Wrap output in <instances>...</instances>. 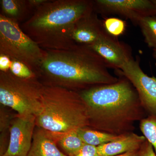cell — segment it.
<instances>
[{"instance_id": "6da1fadb", "label": "cell", "mask_w": 156, "mask_h": 156, "mask_svg": "<svg viewBox=\"0 0 156 156\" xmlns=\"http://www.w3.org/2000/svg\"><path fill=\"white\" fill-rule=\"evenodd\" d=\"M118 81L79 92L87 105L89 128L119 136L133 132L134 124L147 116L136 89L120 70Z\"/></svg>"}, {"instance_id": "7a4b0ae2", "label": "cell", "mask_w": 156, "mask_h": 156, "mask_svg": "<svg viewBox=\"0 0 156 156\" xmlns=\"http://www.w3.org/2000/svg\"><path fill=\"white\" fill-rule=\"evenodd\" d=\"M38 78L46 86L80 92L118 81L103 59L88 46L76 44L62 50H45Z\"/></svg>"}, {"instance_id": "3957f363", "label": "cell", "mask_w": 156, "mask_h": 156, "mask_svg": "<svg viewBox=\"0 0 156 156\" xmlns=\"http://www.w3.org/2000/svg\"><path fill=\"white\" fill-rule=\"evenodd\" d=\"M94 11L93 1L48 0L20 27L44 50H66L76 44L72 39L76 23Z\"/></svg>"}, {"instance_id": "277c9868", "label": "cell", "mask_w": 156, "mask_h": 156, "mask_svg": "<svg viewBox=\"0 0 156 156\" xmlns=\"http://www.w3.org/2000/svg\"><path fill=\"white\" fill-rule=\"evenodd\" d=\"M41 103L37 127L57 134L89 127L87 105L79 92L44 86Z\"/></svg>"}, {"instance_id": "5b68a950", "label": "cell", "mask_w": 156, "mask_h": 156, "mask_svg": "<svg viewBox=\"0 0 156 156\" xmlns=\"http://www.w3.org/2000/svg\"><path fill=\"white\" fill-rule=\"evenodd\" d=\"M44 87L37 77L20 78L10 70L0 71V103L20 115L36 117L41 108V98Z\"/></svg>"}, {"instance_id": "8992f818", "label": "cell", "mask_w": 156, "mask_h": 156, "mask_svg": "<svg viewBox=\"0 0 156 156\" xmlns=\"http://www.w3.org/2000/svg\"><path fill=\"white\" fill-rule=\"evenodd\" d=\"M0 54L22 62L37 76L46 50L26 34L19 23L0 14Z\"/></svg>"}, {"instance_id": "52a82bcc", "label": "cell", "mask_w": 156, "mask_h": 156, "mask_svg": "<svg viewBox=\"0 0 156 156\" xmlns=\"http://www.w3.org/2000/svg\"><path fill=\"white\" fill-rule=\"evenodd\" d=\"M93 2L97 14H117L135 25L144 17L156 16V7L152 0H95Z\"/></svg>"}, {"instance_id": "ba28073f", "label": "cell", "mask_w": 156, "mask_h": 156, "mask_svg": "<svg viewBox=\"0 0 156 156\" xmlns=\"http://www.w3.org/2000/svg\"><path fill=\"white\" fill-rule=\"evenodd\" d=\"M120 70L136 89L147 115L156 116V77L144 72L137 57H132Z\"/></svg>"}, {"instance_id": "9c48e42d", "label": "cell", "mask_w": 156, "mask_h": 156, "mask_svg": "<svg viewBox=\"0 0 156 156\" xmlns=\"http://www.w3.org/2000/svg\"><path fill=\"white\" fill-rule=\"evenodd\" d=\"M36 126V117L16 114L11 122L9 146L2 156H27Z\"/></svg>"}, {"instance_id": "30bf717a", "label": "cell", "mask_w": 156, "mask_h": 156, "mask_svg": "<svg viewBox=\"0 0 156 156\" xmlns=\"http://www.w3.org/2000/svg\"><path fill=\"white\" fill-rule=\"evenodd\" d=\"M89 47L101 57L108 68L115 70H121L133 57L130 47L107 31L97 41Z\"/></svg>"}, {"instance_id": "8fae6325", "label": "cell", "mask_w": 156, "mask_h": 156, "mask_svg": "<svg viewBox=\"0 0 156 156\" xmlns=\"http://www.w3.org/2000/svg\"><path fill=\"white\" fill-rule=\"evenodd\" d=\"M102 20L95 11L81 17L76 23L72 32L73 41L89 46L97 41L106 32Z\"/></svg>"}, {"instance_id": "7c38bea8", "label": "cell", "mask_w": 156, "mask_h": 156, "mask_svg": "<svg viewBox=\"0 0 156 156\" xmlns=\"http://www.w3.org/2000/svg\"><path fill=\"white\" fill-rule=\"evenodd\" d=\"M27 156H68L57 147L56 134L36 126Z\"/></svg>"}, {"instance_id": "4fadbf2b", "label": "cell", "mask_w": 156, "mask_h": 156, "mask_svg": "<svg viewBox=\"0 0 156 156\" xmlns=\"http://www.w3.org/2000/svg\"><path fill=\"white\" fill-rule=\"evenodd\" d=\"M146 140L143 135L134 132L120 135L118 139L106 144L97 147L100 156H114L128 152L139 150Z\"/></svg>"}, {"instance_id": "5bb4252c", "label": "cell", "mask_w": 156, "mask_h": 156, "mask_svg": "<svg viewBox=\"0 0 156 156\" xmlns=\"http://www.w3.org/2000/svg\"><path fill=\"white\" fill-rule=\"evenodd\" d=\"M0 3L1 14L19 24L23 20L25 22L30 14L34 13L27 0H1Z\"/></svg>"}, {"instance_id": "9a60e30c", "label": "cell", "mask_w": 156, "mask_h": 156, "mask_svg": "<svg viewBox=\"0 0 156 156\" xmlns=\"http://www.w3.org/2000/svg\"><path fill=\"white\" fill-rule=\"evenodd\" d=\"M78 133L85 144L96 147L114 141L118 139L120 136L94 130L89 127L79 129Z\"/></svg>"}, {"instance_id": "2e32d148", "label": "cell", "mask_w": 156, "mask_h": 156, "mask_svg": "<svg viewBox=\"0 0 156 156\" xmlns=\"http://www.w3.org/2000/svg\"><path fill=\"white\" fill-rule=\"evenodd\" d=\"M78 130H73L61 134H56L57 144L68 156H73L85 145Z\"/></svg>"}, {"instance_id": "e0dca14e", "label": "cell", "mask_w": 156, "mask_h": 156, "mask_svg": "<svg viewBox=\"0 0 156 156\" xmlns=\"http://www.w3.org/2000/svg\"><path fill=\"white\" fill-rule=\"evenodd\" d=\"M149 48L156 49V16H148L143 18L138 23Z\"/></svg>"}, {"instance_id": "ac0fdd59", "label": "cell", "mask_w": 156, "mask_h": 156, "mask_svg": "<svg viewBox=\"0 0 156 156\" xmlns=\"http://www.w3.org/2000/svg\"><path fill=\"white\" fill-rule=\"evenodd\" d=\"M3 106V105H2ZM14 116L12 115L9 112L1 106L0 114V131H1V156H2L5 153L9 146V141L7 140L8 134H10V129L11 122Z\"/></svg>"}, {"instance_id": "d6986e66", "label": "cell", "mask_w": 156, "mask_h": 156, "mask_svg": "<svg viewBox=\"0 0 156 156\" xmlns=\"http://www.w3.org/2000/svg\"><path fill=\"white\" fill-rule=\"evenodd\" d=\"M140 129L156 154V116L148 115L141 120Z\"/></svg>"}, {"instance_id": "ffe728a7", "label": "cell", "mask_w": 156, "mask_h": 156, "mask_svg": "<svg viewBox=\"0 0 156 156\" xmlns=\"http://www.w3.org/2000/svg\"><path fill=\"white\" fill-rule=\"evenodd\" d=\"M103 22L105 30L113 36L118 37L126 30V23L119 18L109 17L103 20Z\"/></svg>"}, {"instance_id": "44dd1931", "label": "cell", "mask_w": 156, "mask_h": 156, "mask_svg": "<svg viewBox=\"0 0 156 156\" xmlns=\"http://www.w3.org/2000/svg\"><path fill=\"white\" fill-rule=\"evenodd\" d=\"M10 70L14 75L20 78H31L37 77L26 65L17 60H11Z\"/></svg>"}, {"instance_id": "7402d4cb", "label": "cell", "mask_w": 156, "mask_h": 156, "mask_svg": "<svg viewBox=\"0 0 156 156\" xmlns=\"http://www.w3.org/2000/svg\"><path fill=\"white\" fill-rule=\"evenodd\" d=\"M73 156H100L97 148L93 146L85 144L80 150Z\"/></svg>"}, {"instance_id": "603a6c76", "label": "cell", "mask_w": 156, "mask_h": 156, "mask_svg": "<svg viewBox=\"0 0 156 156\" xmlns=\"http://www.w3.org/2000/svg\"><path fill=\"white\" fill-rule=\"evenodd\" d=\"M138 156H156L152 146L147 139L140 148Z\"/></svg>"}, {"instance_id": "cb8c5ba5", "label": "cell", "mask_w": 156, "mask_h": 156, "mask_svg": "<svg viewBox=\"0 0 156 156\" xmlns=\"http://www.w3.org/2000/svg\"><path fill=\"white\" fill-rule=\"evenodd\" d=\"M11 60L5 55L0 54V71L6 72L10 70Z\"/></svg>"}, {"instance_id": "d4e9b609", "label": "cell", "mask_w": 156, "mask_h": 156, "mask_svg": "<svg viewBox=\"0 0 156 156\" xmlns=\"http://www.w3.org/2000/svg\"><path fill=\"white\" fill-rule=\"evenodd\" d=\"M30 7L33 11L35 10L43 4L46 2L48 0H27Z\"/></svg>"}, {"instance_id": "484cf974", "label": "cell", "mask_w": 156, "mask_h": 156, "mask_svg": "<svg viewBox=\"0 0 156 156\" xmlns=\"http://www.w3.org/2000/svg\"><path fill=\"white\" fill-rule=\"evenodd\" d=\"M139 150L128 152L126 153L114 156H138V151Z\"/></svg>"}, {"instance_id": "4316f807", "label": "cell", "mask_w": 156, "mask_h": 156, "mask_svg": "<svg viewBox=\"0 0 156 156\" xmlns=\"http://www.w3.org/2000/svg\"><path fill=\"white\" fill-rule=\"evenodd\" d=\"M153 56L154 58L156 59V49L153 50Z\"/></svg>"}, {"instance_id": "83f0119b", "label": "cell", "mask_w": 156, "mask_h": 156, "mask_svg": "<svg viewBox=\"0 0 156 156\" xmlns=\"http://www.w3.org/2000/svg\"><path fill=\"white\" fill-rule=\"evenodd\" d=\"M152 1L154 5H155V6L156 7V0H152Z\"/></svg>"}]
</instances>
